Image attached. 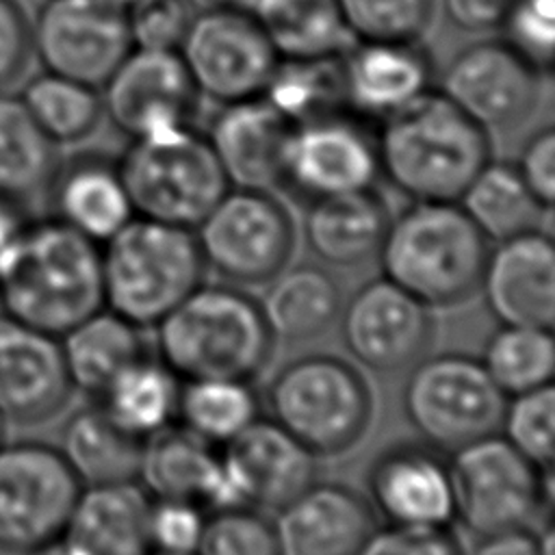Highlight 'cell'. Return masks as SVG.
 Returning a JSON list of instances; mask_svg holds the SVG:
<instances>
[{
  "mask_svg": "<svg viewBox=\"0 0 555 555\" xmlns=\"http://www.w3.org/2000/svg\"><path fill=\"white\" fill-rule=\"evenodd\" d=\"M512 0H442L444 13L453 26L466 33H486L501 28Z\"/></svg>",
  "mask_w": 555,
  "mask_h": 555,
  "instance_id": "f907efd6",
  "label": "cell"
},
{
  "mask_svg": "<svg viewBox=\"0 0 555 555\" xmlns=\"http://www.w3.org/2000/svg\"><path fill=\"white\" fill-rule=\"evenodd\" d=\"M30 22L15 0H0V85L11 82L30 56Z\"/></svg>",
  "mask_w": 555,
  "mask_h": 555,
  "instance_id": "c3c4849f",
  "label": "cell"
},
{
  "mask_svg": "<svg viewBox=\"0 0 555 555\" xmlns=\"http://www.w3.org/2000/svg\"><path fill=\"white\" fill-rule=\"evenodd\" d=\"M35 555H93L89 553L80 542H76L69 535H61L56 540H52L50 544H46L41 551H37Z\"/></svg>",
  "mask_w": 555,
  "mask_h": 555,
  "instance_id": "f5cc1de1",
  "label": "cell"
},
{
  "mask_svg": "<svg viewBox=\"0 0 555 555\" xmlns=\"http://www.w3.org/2000/svg\"><path fill=\"white\" fill-rule=\"evenodd\" d=\"M271 522L280 555H356L375 529V512L360 490L314 479Z\"/></svg>",
  "mask_w": 555,
  "mask_h": 555,
  "instance_id": "603a6c76",
  "label": "cell"
},
{
  "mask_svg": "<svg viewBox=\"0 0 555 555\" xmlns=\"http://www.w3.org/2000/svg\"><path fill=\"white\" fill-rule=\"evenodd\" d=\"M356 555H464L449 527L386 525L373 529Z\"/></svg>",
  "mask_w": 555,
  "mask_h": 555,
  "instance_id": "bcb514c9",
  "label": "cell"
},
{
  "mask_svg": "<svg viewBox=\"0 0 555 555\" xmlns=\"http://www.w3.org/2000/svg\"><path fill=\"white\" fill-rule=\"evenodd\" d=\"M115 2H119L121 7H126V9H128L130 4H134V2H139V0H115Z\"/></svg>",
  "mask_w": 555,
  "mask_h": 555,
  "instance_id": "11a10c76",
  "label": "cell"
},
{
  "mask_svg": "<svg viewBox=\"0 0 555 555\" xmlns=\"http://www.w3.org/2000/svg\"><path fill=\"white\" fill-rule=\"evenodd\" d=\"M193 555H280L273 522L256 507H228L206 516Z\"/></svg>",
  "mask_w": 555,
  "mask_h": 555,
  "instance_id": "b9f144b4",
  "label": "cell"
},
{
  "mask_svg": "<svg viewBox=\"0 0 555 555\" xmlns=\"http://www.w3.org/2000/svg\"><path fill=\"white\" fill-rule=\"evenodd\" d=\"M251 15L280 59L340 56L356 41L336 0H258Z\"/></svg>",
  "mask_w": 555,
  "mask_h": 555,
  "instance_id": "1f68e13d",
  "label": "cell"
},
{
  "mask_svg": "<svg viewBox=\"0 0 555 555\" xmlns=\"http://www.w3.org/2000/svg\"><path fill=\"white\" fill-rule=\"evenodd\" d=\"M258 306L273 340L301 343L323 334L338 317L340 288L317 264L284 267L267 282Z\"/></svg>",
  "mask_w": 555,
  "mask_h": 555,
  "instance_id": "4dcf8cb0",
  "label": "cell"
},
{
  "mask_svg": "<svg viewBox=\"0 0 555 555\" xmlns=\"http://www.w3.org/2000/svg\"><path fill=\"white\" fill-rule=\"evenodd\" d=\"M366 501L386 525L449 527L453 490L449 462L427 442H397L375 455L366 473Z\"/></svg>",
  "mask_w": 555,
  "mask_h": 555,
  "instance_id": "ac0fdd59",
  "label": "cell"
},
{
  "mask_svg": "<svg viewBox=\"0 0 555 555\" xmlns=\"http://www.w3.org/2000/svg\"><path fill=\"white\" fill-rule=\"evenodd\" d=\"M260 95L293 126L347 111L340 56L278 59Z\"/></svg>",
  "mask_w": 555,
  "mask_h": 555,
  "instance_id": "d590c367",
  "label": "cell"
},
{
  "mask_svg": "<svg viewBox=\"0 0 555 555\" xmlns=\"http://www.w3.org/2000/svg\"><path fill=\"white\" fill-rule=\"evenodd\" d=\"M126 15L132 48L178 50L193 11L184 0H139Z\"/></svg>",
  "mask_w": 555,
  "mask_h": 555,
  "instance_id": "f6af8a7d",
  "label": "cell"
},
{
  "mask_svg": "<svg viewBox=\"0 0 555 555\" xmlns=\"http://www.w3.org/2000/svg\"><path fill=\"white\" fill-rule=\"evenodd\" d=\"M379 173L412 202H457L490 160V132L442 91L427 89L382 119Z\"/></svg>",
  "mask_w": 555,
  "mask_h": 555,
  "instance_id": "6da1fadb",
  "label": "cell"
},
{
  "mask_svg": "<svg viewBox=\"0 0 555 555\" xmlns=\"http://www.w3.org/2000/svg\"><path fill=\"white\" fill-rule=\"evenodd\" d=\"M80 486L137 481L143 440L121 429L95 401L72 412L56 447Z\"/></svg>",
  "mask_w": 555,
  "mask_h": 555,
  "instance_id": "f546056e",
  "label": "cell"
},
{
  "mask_svg": "<svg viewBox=\"0 0 555 555\" xmlns=\"http://www.w3.org/2000/svg\"><path fill=\"white\" fill-rule=\"evenodd\" d=\"M488 249L457 202H412L390 217L377 260L382 278L434 310L477 293Z\"/></svg>",
  "mask_w": 555,
  "mask_h": 555,
  "instance_id": "3957f363",
  "label": "cell"
},
{
  "mask_svg": "<svg viewBox=\"0 0 555 555\" xmlns=\"http://www.w3.org/2000/svg\"><path fill=\"white\" fill-rule=\"evenodd\" d=\"M438 91L483 130H503L535 108L540 72L505 39H488L462 48L449 61Z\"/></svg>",
  "mask_w": 555,
  "mask_h": 555,
  "instance_id": "9a60e30c",
  "label": "cell"
},
{
  "mask_svg": "<svg viewBox=\"0 0 555 555\" xmlns=\"http://www.w3.org/2000/svg\"><path fill=\"white\" fill-rule=\"evenodd\" d=\"M260 416L251 382L189 379L180 386L176 418L210 444H225Z\"/></svg>",
  "mask_w": 555,
  "mask_h": 555,
  "instance_id": "8d00e7d4",
  "label": "cell"
},
{
  "mask_svg": "<svg viewBox=\"0 0 555 555\" xmlns=\"http://www.w3.org/2000/svg\"><path fill=\"white\" fill-rule=\"evenodd\" d=\"M100 308V245L56 217L28 221L15 264L0 286V310L59 338Z\"/></svg>",
  "mask_w": 555,
  "mask_h": 555,
  "instance_id": "277c9868",
  "label": "cell"
},
{
  "mask_svg": "<svg viewBox=\"0 0 555 555\" xmlns=\"http://www.w3.org/2000/svg\"><path fill=\"white\" fill-rule=\"evenodd\" d=\"M115 163L134 215L189 230L230 189L206 134L191 124L132 139Z\"/></svg>",
  "mask_w": 555,
  "mask_h": 555,
  "instance_id": "52a82bcc",
  "label": "cell"
},
{
  "mask_svg": "<svg viewBox=\"0 0 555 555\" xmlns=\"http://www.w3.org/2000/svg\"><path fill=\"white\" fill-rule=\"evenodd\" d=\"M154 330L158 360L182 382H251L275 343L258 299L236 284L202 282Z\"/></svg>",
  "mask_w": 555,
  "mask_h": 555,
  "instance_id": "7a4b0ae2",
  "label": "cell"
},
{
  "mask_svg": "<svg viewBox=\"0 0 555 555\" xmlns=\"http://www.w3.org/2000/svg\"><path fill=\"white\" fill-rule=\"evenodd\" d=\"M0 442H2V418H0Z\"/></svg>",
  "mask_w": 555,
  "mask_h": 555,
  "instance_id": "6f0895ef",
  "label": "cell"
},
{
  "mask_svg": "<svg viewBox=\"0 0 555 555\" xmlns=\"http://www.w3.org/2000/svg\"><path fill=\"white\" fill-rule=\"evenodd\" d=\"M72 392L59 338L0 310V418L48 421Z\"/></svg>",
  "mask_w": 555,
  "mask_h": 555,
  "instance_id": "ffe728a7",
  "label": "cell"
},
{
  "mask_svg": "<svg viewBox=\"0 0 555 555\" xmlns=\"http://www.w3.org/2000/svg\"><path fill=\"white\" fill-rule=\"evenodd\" d=\"M390 215L375 189L312 199L304 236L310 251L332 267H356L377 256Z\"/></svg>",
  "mask_w": 555,
  "mask_h": 555,
  "instance_id": "4316f807",
  "label": "cell"
},
{
  "mask_svg": "<svg viewBox=\"0 0 555 555\" xmlns=\"http://www.w3.org/2000/svg\"><path fill=\"white\" fill-rule=\"evenodd\" d=\"M30 48L46 72L100 89L132 48L126 7L115 0H46L30 22Z\"/></svg>",
  "mask_w": 555,
  "mask_h": 555,
  "instance_id": "4fadbf2b",
  "label": "cell"
},
{
  "mask_svg": "<svg viewBox=\"0 0 555 555\" xmlns=\"http://www.w3.org/2000/svg\"><path fill=\"white\" fill-rule=\"evenodd\" d=\"M28 219L17 202L0 197V286L11 273L22 247Z\"/></svg>",
  "mask_w": 555,
  "mask_h": 555,
  "instance_id": "816d5d0a",
  "label": "cell"
},
{
  "mask_svg": "<svg viewBox=\"0 0 555 555\" xmlns=\"http://www.w3.org/2000/svg\"><path fill=\"white\" fill-rule=\"evenodd\" d=\"M20 95L0 93V197L28 199L48 189L56 152Z\"/></svg>",
  "mask_w": 555,
  "mask_h": 555,
  "instance_id": "e575fe53",
  "label": "cell"
},
{
  "mask_svg": "<svg viewBox=\"0 0 555 555\" xmlns=\"http://www.w3.org/2000/svg\"><path fill=\"white\" fill-rule=\"evenodd\" d=\"M291 132L293 124L256 95L221 104L206 141L230 186L273 191L284 186Z\"/></svg>",
  "mask_w": 555,
  "mask_h": 555,
  "instance_id": "7402d4cb",
  "label": "cell"
},
{
  "mask_svg": "<svg viewBox=\"0 0 555 555\" xmlns=\"http://www.w3.org/2000/svg\"><path fill=\"white\" fill-rule=\"evenodd\" d=\"M206 525V509L182 499H152L147 535L152 551L193 555Z\"/></svg>",
  "mask_w": 555,
  "mask_h": 555,
  "instance_id": "ee69618b",
  "label": "cell"
},
{
  "mask_svg": "<svg viewBox=\"0 0 555 555\" xmlns=\"http://www.w3.org/2000/svg\"><path fill=\"white\" fill-rule=\"evenodd\" d=\"M356 41H418L434 17V0H336Z\"/></svg>",
  "mask_w": 555,
  "mask_h": 555,
  "instance_id": "60d3db41",
  "label": "cell"
},
{
  "mask_svg": "<svg viewBox=\"0 0 555 555\" xmlns=\"http://www.w3.org/2000/svg\"><path fill=\"white\" fill-rule=\"evenodd\" d=\"M56 219L102 245L132 217V204L117 163L98 154L76 156L56 165L50 184Z\"/></svg>",
  "mask_w": 555,
  "mask_h": 555,
  "instance_id": "484cf974",
  "label": "cell"
},
{
  "mask_svg": "<svg viewBox=\"0 0 555 555\" xmlns=\"http://www.w3.org/2000/svg\"><path fill=\"white\" fill-rule=\"evenodd\" d=\"M143 330L108 308H100L59 336L72 390L93 401L128 364L147 353Z\"/></svg>",
  "mask_w": 555,
  "mask_h": 555,
  "instance_id": "f1b7e54d",
  "label": "cell"
},
{
  "mask_svg": "<svg viewBox=\"0 0 555 555\" xmlns=\"http://www.w3.org/2000/svg\"><path fill=\"white\" fill-rule=\"evenodd\" d=\"M100 89L102 115L130 139L189 126L199 98L178 50L130 48Z\"/></svg>",
  "mask_w": 555,
  "mask_h": 555,
  "instance_id": "5bb4252c",
  "label": "cell"
},
{
  "mask_svg": "<svg viewBox=\"0 0 555 555\" xmlns=\"http://www.w3.org/2000/svg\"><path fill=\"white\" fill-rule=\"evenodd\" d=\"M345 106L384 119L431 89V59L416 41H353L340 54Z\"/></svg>",
  "mask_w": 555,
  "mask_h": 555,
  "instance_id": "d4e9b609",
  "label": "cell"
},
{
  "mask_svg": "<svg viewBox=\"0 0 555 555\" xmlns=\"http://www.w3.org/2000/svg\"><path fill=\"white\" fill-rule=\"evenodd\" d=\"M191 11H208V9H221V7H232V0H184Z\"/></svg>",
  "mask_w": 555,
  "mask_h": 555,
  "instance_id": "db71d44e",
  "label": "cell"
},
{
  "mask_svg": "<svg viewBox=\"0 0 555 555\" xmlns=\"http://www.w3.org/2000/svg\"><path fill=\"white\" fill-rule=\"evenodd\" d=\"M80 488L56 447L0 442V551L35 555L61 538Z\"/></svg>",
  "mask_w": 555,
  "mask_h": 555,
  "instance_id": "8fae6325",
  "label": "cell"
},
{
  "mask_svg": "<svg viewBox=\"0 0 555 555\" xmlns=\"http://www.w3.org/2000/svg\"><path fill=\"white\" fill-rule=\"evenodd\" d=\"M20 98L52 143L80 141L102 119V100L95 87L52 72L35 76Z\"/></svg>",
  "mask_w": 555,
  "mask_h": 555,
  "instance_id": "f35d334b",
  "label": "cell"
},
{
  "mask_svg": "<svg viewBox=\"0 0 555 555\" xmlns=\"http://www.w3.org/2000/svg\"><path fill=\"white\" fill-rule=\"evenodd\" d=\"M555 390L551 384L507 397L499 434L529 462L551 470L555 455Z\"/></svg>",
  "mask_w": 555,
  "mask_h": 555,
  "instance_id": "ab89813d",
  "label": "cell"
},
{
  "mask_svg": "<svg viewBox=\"0 0 555 555\" xmlns=\"http://www.w3.org/2000/svg\"><path fill=\"white\" fill-rule=\"evenodd\" d=\"M178 54L199 95L219 104L262 93L278 52L249 11H195Z\"/></svg>",
  "mask_w": 555,
  "mask_h": 555,
  "instance_id": "7c38bea8",
  "label": "cell"
},
{
  "mask_svg": "<svg viewBox=\"0 0 555 555\" xmlns=\"http://www.w3.org/2000/svg\"><path fill=\"white\" fill-rule=\"evenodd\" d=\"M453 520L475 538L529 529L551 501V470L520 455L499 431L449 455Z\"/></svg>",
  "mask_w": 555,
  "mask_h": 555,
  "instance_id": "ba28073f",
  "label": "cell"
},
{
  "mask_svg": "<svg viewBox=\"0 0 555 555\" xmlns=\"http://www.w3.org/2000/svg\"><path fill=\"white\" fill-rule=\"evenodd\" d=\"M553 529L544 527L538 533L531 529H512L479 535L464 555H553Z\"/></svg>",
  "mask_w": 555,
  "mask_h": 555,
  "instance_id": "681fc988",
  "label": "cell"
},
{
  "mask_svg": "<svg viewBox=\"0 0 555 555\" xmlns=\"http://www.w3.org/2000/svg\"><path fill=\"white\" fill-rule=\"evenodd\" d=\"M349 356L373 373H395L414 364L434 338L431 308L386 278L360 286L340 317Z\"/></svg>",
  "mask_w": 555,
  "mask_h": 555,
  "instance_id": "2e32d148",
  "label": "cell"
},
{
  "mask_svg": "<svg viewBox=\"0 0 555 555\" xmlns=\"http://www.w3.org/2000/svg\"><path fill=\"white\" fill-rule=\"evenodd\" d=\"M481 364L505 395L551 384L555 373V340L548 327L499 325L488 338Z\"/></svg>",
  "mask_w": 555,
  "mask_h": 555,
  "instance_id": "74e56055",
  "label": "cell"
},
{
  "mask_svg": "<svg viewBox=\"0 0 555 555\" xmlns=\"http://www.w3.org/2000/svg\"><path fill=\"white\" fill-rule=\"evenodd\" d=\"M501 30L505 41L538 72H546L555 59V0H512Z\"/></svg>",
  "mask_w": 555,
  "mask_h": 555,
  "instance_id": "7bdbcfd3",
  "label": "cell"
},
{
  "mask_svg": "<svg viewBox=\"0 0 555 555\" xmlns=\"http://www.w3.org/2000/svg\"><path fill=\"white\" fill-rule=\"evenodd\" d=\"M379 176L377 145L360 117L338 111L293 126L284 184L310 199L373 189Z\"/></svg>",
  "mask_w": 555,
  "mask_h": 555,
  "instance_id": "e0dca14e",
  "label": "cell"
},
{
  "mask_svg": "<svg viewBox=\"0 0 555 555\" xmlns=\"http://www.w3.org/2000/svg\"><path fill=\"white\" fill-rule=\"evenodd\" d=\"M137 481L152 499H182L206 512L243 507L215 444L173 423L143 440Z\"/></svg>",
  "mask_w": 555,
  "mask_h": 555,
  "instance_id": "cb8c5ba5",
  "label": "cell"
},
{
  "mask_svg": "<svg viewBox=\"0 0 555 555\" xmlns=\"http://www.w3.org/2000/svg\"><path fill=\"white\" fill-rule=\"evenodd\" d=\"M243 505L280 509L319 473L317 455L271 418L258 416L219 451Z\"/></svg>",
  "mask_w": 555,
  "mask_h": 555,
  "instance_id": "44dd1931",
  "label": "cell"
},
{
  "mask_svg": "<svg viewBox=\"0 0 555 555\" xmlns=\"http://www.w3.org/2000/svg\"><path fill=\"white\" fill-rule=\"evenodd\" d=\"M150 494L139 481L82 486L65 535L93 555H147Z\"/></svg>",
  "mask_w": 555,
  "mask_h": 555,
  "instance_id": "83f0119b",
  "label": "cell"
},
{
  "mask_svg": "<svg viewBox=\"0 0 555 555\" xmlns=\"http://www.w3.org/2000/svg\"><path fill=\"white\" fill-rule=\"evenodd\" d=\"M264 403L269 418L317 457L356 447L373 416V392L360 369L323 351L280 366Z\"/></svg>",
  "mask_w": 555,
  "mask_h": 555,
  "instance_id": "8992f818",
  "label": "cell"
},
{
  "mask_svg": "<svg viewBox=\"0 0 555 555\" xmlns=\"http://www.w3.org/2000/svg\"><path fill=\"white\" fill-rule=\"evenodd\" d=\"M180 379L147 353L128 364L95 403L128 434L145 440L176 418Z\"/></svg>",
  "mask_w": 555,
  "mask_h": 555,
  "instance_id": "d6a6232c",
  "label": "cell"
},
{
  "mask_svg": "<svg viewBox=\"0 0 555 555\" xmlns=\"http://www.w3.org/2000/svg\"><path fill=\"white\" fill-rule=\"evenodd\" d=\"M527 189L542 208H551L555 199V130L542 128L533 132L514 163Z\"/></svg>",
  "mask_w": 555,
  "mask_h": 555,
  "instance_id": "7dc6e473",
  "label": "cell"
},
{
  "mask_svg": "<svg viewBox=\"0 0 555 555\" xmlns=\"http://www.w3.org/2000/svg\"><path fill=\"white\" fill-rule=\"evenodd\" d=\"M100 256L104 308L141 330L173 310L206 271L193 230L139 215L100 245Z\"/></svg>",
  "mask_w": 555,
  "mask_h": 555,
  "instance_id": "5b68a950",
  "label": "cell"
},
{
  "mask_svg": "<svg viewBox=\"0 0 555 555\" xmlns=\"http://www.w3.org/2000/svg\"><path fill=\"white\" fill-rule=\"evenodd\" d=\"M499 325L553 327L555 323V247L535 230L496 241L488 249L479 288Z\"/></svg>",
  "mask_w": 555,
  "mask_h": 555,
  "instance_id": "d6986e66",
  "label": "cell"
},
{
  "mask_svg": "<svg viewBox=\"0 0 555 555\" xmlns=\"http://www.w3.org/2000/svg\"><path fill=\"white\" fill-rule=\"evenodd\" d=\"M147 555H173V553H160V551H150Z\"/></svg>",
  "mask_w": 555,
  "mask_h": 555,
  "instance_id": "9f6ffc18",
  "label": "cell"
},
{
  "mask_svg": "<svg viewBox=\"0 0 555 555\" xmlns=\"http://www.w3.org/2000/svg\"><path fill=\"white\" fill-rule=\"evenodd\" d=\"M401 401L418 438L442 453H453L499 431L507 397L481 360L449 351L416 360Z\"/></svg>",
  "mask_w": 555,
  "mask_h": 555,
  "instance_id": "9c48e42d",
  "label": "cell"
},
{
  "mask_svg": "<svg viewBox=\"0 0 555 555\" xmlns=\"http://www.w3.org/2000/svg\"><path fill=\"white\" fill-rule=\"evenodd\" d=\"M457 204L488 243L535 230L546 210L527 189L514 163L492 158L470 178Z\"/></svg>",
  "mask_w": 555,
  "mask_h": 555,
  "instance_id": "836d02e7",
  "label": "cell"
},
{
  "mask_svg": "<svg viewBox=\"0 0 555 555\" xmlns=\"http://www.w3.org/2000/svg\"><path fill=\"white\" fill-rule=\"evenodd\" d=\"M204 264L228 284L258 286L295 251V223L271 193L230 186L195 228Z\"/></svg>",
  "mask_w": 555,
  "mask_h": 555,
  "instance_id": "30bf717a",
  "label": "cell"
}]
</instances>
